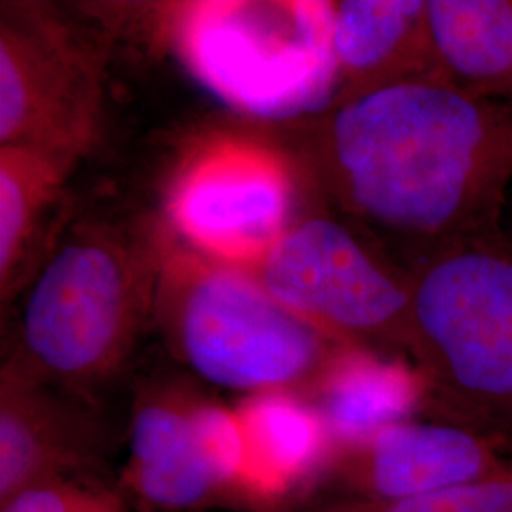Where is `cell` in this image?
Returning <instances> with one entry per match:
<instances>
[{
	"mask_svg": "<svg viewBox=\"0 0 512 512\" xmlns=\"http://www.w3.org/2000/svg\"><path fill=\"white\" fill-rule=\"evenodd\" d=\"M427 16L446 78L512 105V0H427Z\"/></svg>",
	"mask_w": 512,
	"mask_h": 512,
	"instance_id": "15",
	"label": "cell"
},
{
	"mask_svg": "<svg viewBox=\"0 0 512 512\" xmlns=\"http://www.w3.org/2000/svg\"><path fill=\"white\" fill-rule=\"evenodd\" d=\"M247 450L251 512H293L313 499L336 442L300 393L247 395L234 406Z\"/></svg>",
	"mask_w": 512,
	"mask_h": 512,
	"instance_id": "12",
	"label": "cell"
},
{
	"mask_svg": "<svg viewBox=\"0 0 512 512\" xmlns=\"http://www.w3.org/2000/svg\"><path fill=\"white\" fill-rule=\"evenodd\" d=\"M332 50L340 103L406 80L446 78L425 0L332 2Z\"/></svg>",
	"mask_w": 512,
	"mask_h": 512,
	"instance_id": "13",
	"label": "cell"
},
{
	"mask_svg": "<svg viewBox=\"0 0 512 512\" xmlns=\"http://www.w3.org/2000/svg\"><path fill=\"white\" fill-rule=\"evenodd\" d=\"M160 277L147 253L107 228H78L38 274L6 357L44 384L84 397L126 365Z\"/></svg>",
	"mask_w": 512,
	"mask_h": 512,
	"instance_id": "4",
	"label": "cell"
},
{
	"mask_svg": "<svg viewBox=\"0 0 512 512\" xmlns=\"http://www.w3.org/2000/svg\"><path fill=\"white\" fill-rule=\"evenodd\" d=\"M511 243H512V236H511Z\"/></svg>",
	"mask_w": 512,
	"mask_h": 512,
	"instance_id": "19",
	"label": "cell"
},
{
	"mask_svg": "<svg viewBox=\"0 0 512 512\" xmlns=\"http://www.w3.org/2000/svg\"><path fill=\"white\" fill-rule=\"evenodd\" d=\"M103 122V82L92 50L44 8L2 4L0 147L80 162Z\"/></svg>",
	"mask_w": 512,
	"mask_h": 512,
	"instance_id": "9",
	"label": "cell"
},
{
	"mask_svg": "<svg viewBox=\"0 0 512 512\" xmlns=\"http://www.w3.org/2000/svg\"><path fill=\"white\" fill-rule=\"evenodd\" d=\"M275 298L340 344L406 351L412 275L397 274L346 224H293L253 272Z\"/></svg>",
	"mask_w": 512,
	"mask_h": 512,
	"instance_id": "7",
	"label": "cell"
},
{
	"mask_svg": "<svg viewBox=\"0 0 512 512\" xmlns=\"http://www.w3.org/2000/svg\"><path fill=\"white\" fill-rule=\"evenodd\" d=\"M0 512H133L116 480L99 476H57L21 490Z\"/></svg>",
	"mask_w": 512,
	"mask_h": 512,
	"instance_id": "18",
	"label": "cell"
},
{
	"mask_svg": "<svg viewBox=\"0 0 512 512\" xmlns=\"http://www.w3.org/2000/svg\"><path fill=\"white\" fill-rule=\"evenodd\" d=\"M511 463L497 440L456 423L412 418L338 446L315 497L410 499L471 484Z\"/></svg>",
	"mask_w": 512,
	"mask_h": 512,
	"instance_id": "10",
	"label": "cell"
},
{
	"mask_svg": "<svg viewBox=\"0 0 512 512\" xmlns=\"http://www.w3.org/2000/svg\"><path fill=\"white\" fill-rule=\"evenodd\" d=\"M110 440L69 393L4 359L0 372V503L57 476L105 478Z\"/></svg>",
	"mask_w": 512,
	"mask_h": 512,
	"instance_id": "11",
	"label": "cell"
},
{
	"mask_svg": "<svg viewBox=\"0 0 512 512\" xmlns=\"http://www.w3.org/2000/svg\"><path fill=\"white\" fill-rule=\"evenodd\" d=\"M294 198L293 169L279 150L222 133L177 167L165 213L194 253L256 272L291 230Z\"/></svg>",
	"mask_w": 512,
	"mask_h": 512,
	"instance_id": "8",
	"label": "cell"
},
{
	"mask_svg": "<svg viewBox=\"0 0 512 512\" xmlns=\"http://www.w3.org/2000/svg\"><path fill=\"white\" fill-rule=\"evenodd\" d=\"M69 156L29 147H0V289L12 298L38 228L69 179Z\"/></svg>",
	"mask_w": 512,
	"mask_h": 512,
	"instance_id": "16",
	"label": "cell"
},
{
	"mask_svg": "<svg viewBox=\"0 0 512 512\" xmlns=\"http://www.w3.org/2000/svg\"><path fill=\"white\" fill-rule=\"evenodd\" d=\"M338 200L420 262L501 236L512 188V105L448 78H418L340 103L323 133Z\"/></svg>",
	"mask_w": 512,
	"mask_h": 512,
	"instance_id": "1",
	"label": "cell"
},
{
	"mask_svg": "<svg viewBox=\"0 0 512 512\" xmlns=\"http://www.w3.org/2000/svg\"><path fill=\"white\" fill-rule=\"evenodd\" d=\"M406 353L423 380L425 418L512 454L511 239L463 241L418 264Z\"/></svg>",
	"mask_w": 512,
	"mask_h": 512,
	"instance_id": "2",
	"label": "cell"
},
{
	"mask_svg": "<svg viewBox=\"0 0 512 512\" xmlns=\"http://www.w3.org/2000/svg\"><path fill=\"white\" fill-rule=\"evenodd\" d=\"M306 399L338 448L423 414L425 387L414 363L403 357L346 346Z\"/></svg>",
	"mask_w": 512,
	"mask_h": 512,
	"instance_id": "14",
	"label": "cell"
},
{
	"mask_svg": "<svg viewBox=\"0 0 512 512\" xmlns=\"http://www.w3.org/2000/svg\"><path fill=\"white\" fill-rule=\"evenodd\" d=\"M162 266L156 308L167 344L202 382L243 397H308L346 348L287 310L253 272L194 251L175 253Z\"/></svg>",
	"mask_w": 512,
	"mask_h": 512,
	"instance_id": "3",
	"label": "cell"
},
{
	"mask_svg": "<svg viewBox=\"0 0 512 512\" xmlns=\"http://www.w3.org/2000/svg\"><path fill=\"white\" fill-rule=\"evenodd\" d=\"M167 31L190 74L239 112L287 118L338 90L332 2H184Z\"/></svg>",
	"mask_w": 512,
	"mask_h": 512,
	"instance_id": "5",
	"label": "cell"
},
{
	"mask_svg": "<svg viewBox=\"0 0 512 512\" xmlns=\"http://www.w3.org/2000/svg\"><path fill=\"white\" fill-rule=\"evenodd\" d=\"M293 512H512V463L494 475L437 494L397 501L313 497Z\"/></svg>",
	"mask_w": 512,
	"mask_h": 512,
	"instance_id": "17",
	"label": "cell"
},
{
	"mask_svg": "<svg viewBox=\"0 0 512 512\" xmlns=\"http://www.w3.org/2000/svg\"><path fill=\"white\" fill-rule=\"evenodd\" d=\"M118 488L141 512H251L247 450L234 406L186 378L139 387Z\"/></svg>",
	"mask_w": 512,
	"mask_h": 512,
	"instance_id": "6",
	"label": "cell"
}]
</instances>
